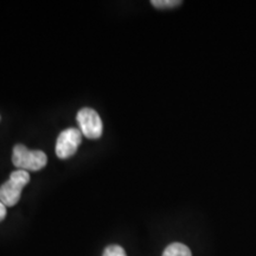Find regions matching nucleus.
I'll return each mask as SVG.
<instances>
[{"instance_id": "nucleus-4", "label": "nucleus", "mask_w": 256, "mask_h": 256, "mask_svg": "<svg viewBox=\"0 0 256 256\" xmlns=\"http://www.w3.org/2000/svg\"><path fill=\"white\" fill-rule=\"evenodd\" d=\"M82 142V133L78 128H66L57 138L56 154L60 159L74 156Z\"/></svg>"}, {"instance_id": "nucleus-3", "label": "nucleus", "mask_w": 256, "mask_h": 256, "mask_svg": "<svg viewBox=\"0 0 256 256\" xmlns=\"http://www.w3.org/2000/svg\"><path fill=\"white\" fill-rule=\"evenodd\" d=\"M81 133L88 139H98L104 132V124L98 112L92 108H82L76 116Z\"/></svg>"}, {"instance_id": "nucleus-7", "label": "nucleus", "mask_w": 256, "mask_h": 256, "mask_svg": "<svg viewBox=\"0 0 256 256\" xmlns=\"http://www.w3.org/2000/svg\"><path fill=\"white\" fill-rule=\"evenodd\" d=\"M102 256H127V255H126V252H124V249L121 247V246L113 244L104 249V255Z\"/></svg>"}, {"instance_id": "nucleus-6", "label": "nucleus", "mask_w": 256, "mask_h": 256, "mask_svg": "<svg viewBox=\"0 0 256 256\" xmlns=\"http://www.w3.org/2000/svg\"><path fill=\"white\" fill-rule=\"evenodd\" d=\"M151 4L156 8H171L180 5L182 2L179 0H152Z\"/></svg>"}, {"instance_id": "nucleus-2", "label": "nucleus", "mask_w": 256, "mask_h": 256, "mask_svg": "<svg viewBox=\"0 0 256 256\" xmlns=\"http://www.w3.org/2000/svg\"><path fill=\"white\" fill-rule=\"evenodd\" d=\"M12 162L18 170L24 171H40L46 168L48 158L43 151H30L24 145H16L12 154Z\"/></svg>"}, {"instance_id": "nucleus-5", "label": "nucleus", "mask_w": 256, "mask_h": 256, "mask_svg": "<svg viewBox=\"0 0 256 256\" xmlns=\"http://www.w3.org/2000/svg\"><path fill=\"white\" fill-rule=\"evenodd\" d=\"M162 256H192L190 248L183 244V243H172L164 250Z\"/></svg>"}, {"instance_id": "nucleus-8", "label": "nucleus", "mask_w": 256, "mask_h": 256, "mask_svg": "<svg viewBox=\"0 0 256 256\" xmlns=\"http://www.w3.org/2000/svg\"><path fill=\"white\" fill-rule=\"evenodd\" d=\"M6 217V206L0 202V222Z\"/></svg>"}, {"instance_id": "nucleus-1", "label": "nucleus", "mask_w": 256, "mask_h": 256, "mask_svg": "<svg viewBox=\"0 0 256 256\" xmlns=\"http://www.w3.org/2000/svg\"><path fill=\"white\" fill-rule=\"evenodd\" d=\"M30 182V174L24 170L12 172L8 180L0 186V202L5 206H14L20 200L22 190Z\"/></svg>"}]
</instances>
